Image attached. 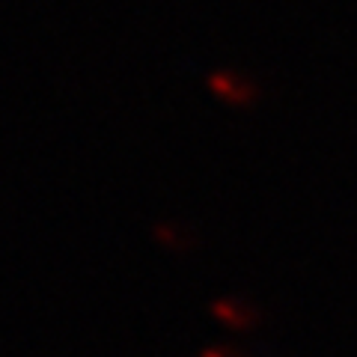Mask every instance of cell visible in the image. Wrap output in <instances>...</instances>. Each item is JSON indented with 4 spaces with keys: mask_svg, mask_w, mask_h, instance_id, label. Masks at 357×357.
<instances>
[{
    "mask_svg": "<svg viewBox=\"0 0 357 357\" xmlns=\"http://www.w3.org/2000/svg\"><path fill=\"white\" fill-rule=\"evenodd\" d=\"M203 357H244V354L236 351V349H229V345H215V349H206Z\"/></svg>",
    "mask_w": 357,
    "mask_h": 357,
    "instance_id": "3957f363",
    "label": "cell"
},
{
    "mask_svg": "<svg viewBox=\"0 0 357 357\" xmlns=\"http://www.w3.org/2000/svg\"><path fill=\"white\" fill-rule=\"evenodd\" d=\"M208 86L218 98H223V102H229V105H248L256 96V89L248 77L232 75V72H215L208 77Z\"/></svg>",
    "mask_w": 357,
    "mask_h": 357,
    "instance_id": "6da1fadb",
    "label": "cell"
},
{
    "mask_svg": "<svg viewBox=\"0 0 357 357\" xmlns=\"http://www.w3.org/2000/svg\"><path fill=\"white\" fill-rule=\"evenodd\" d=\"M211 312L229 328H250L253 325V310H248L241 301H218Z\"/></svg>",
    "mask_w": 357,
    "mask_h": 357,
    "instance_id": "7a4b0ae2",
    "label": "cell"
}]
</instances>
